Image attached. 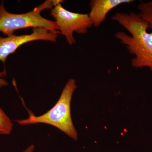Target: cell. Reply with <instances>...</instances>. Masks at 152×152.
<instances>
[{
  "label": "cell",
  "mask_w": 152,
  "mask_h": 152,
  "mask_svg": "<svg viewBox=\"0 0 152 152\" xmlns=\"http://www.w3.org/2000/svg\"><path fill=\"white\" fill-rule=\"evenodd\" d=\"M111 19L130 34L129 35L124 32L119 31L115 37L134 56L131 60L132 66L137 69L148 68L152 71V31H148L149 29L148 23L139 14L133 12L116 13Z\"/></svg>",
  "instance_id": "cell-1"
},
{
  "label": "cell",
  "mask_w": 152,
  "mask_h": 152,
  "mask_svg": "<svg viewBox=\"0 0 152 152\" xmlns=\"http://www.w3.org/2000/svg\"><path fill=\"white\" fill-rule=\"evenodd\" d=\"M77 88L75 80L69 79L65 85L58 102L48 111L39 116L30 115L28 118L15 121L22 126L38 124L51 125L77 140L78 134L72 121L71 103L73 94Z\"/></svg>",
  "instance_id": "cell-2"
},
{
  "label": "cell",
  "mask_w": 152,
  "mask_h": 152,
  "mask_svg": "<svg viewBox=\"0 0 152 152\" xmlns=\"http://www.w3.org/2000/svg\"><path fill=\"white\" fill-rule=\"evenodd\" d=\"M63 1L61 0H47L31 12L19 14L8 12L5 8L2 1L0 4V32L8 37L14 35L15 31L28 28L58 31V27L56 22L45 18L41 13L44 10L53 9Z\"/></svg>",
  "instance_id": "cell-3"
},
{
  "label": "cell",
  "mask_w": 152,
  "mask_h": 152,
  "mask_svg": "<svg viewBox=\"0 0 152 152\" xmlns=\"http://www.w3.org/2000/svg\"><path fill=\"white\" fill-rule=\"evenodd\" d=\"M61 4L51 9L50 15L56 20L60 34L65 37L69 45H72L76 43L74 33L86 34L93 26V23L88 14L72 12L64 8Z\"/></svg>",
  "instance_id": "cell-4"
},
{
  "label": "cell",
  "mask_w": 152,
  "mask_h": 152,
  "mask_svg": "<svg viewBox=\"0 0 152 152\" xmlns=\"http://www.w3.org/2000/svg\"><path fill=\"white\" fill-rule=\"evenodd\" d=\"M59 31H50L43 28H35L30 34L0 36V61L5 62L7 58L22 45L32 41L43 40L56 42Z\"/></svg>",
  "instance_id": "cell-5"
},
{
  "label": "cell",
  "mask_w": 152,
  "mask_h": 152,
  "mask_svg": "<svg viewBox=\"0 0 152 152\" xmlns=\"http://www.w3.org/2000/svg\"><path fill=\"white\" fill-rule=\"evenodd\" d=\"M134 1L133 0H91L88 14L93 26L98 27L106 20L109 12L118 6Z\"/></svg>",
  "instance_id": "cell-6"
},
{
  "label": "cell",
  "mask_w": 152,
  "mask_h": 152,
  "mask_svg": "<svg viewBox=\"0 0 152 152\" xmlns=\"http://www.w3.org/2000/svg\"><path fill=\"white\" fill-rule=\"evenodd\" d=\"M140 16L148 23L152 29V1L142 2L138 6Z\"/></svg>",
  "instance_id": "cell-7"
},
{
  "label": "cell",
  "mask_w": 152,
  "mask_h": 152,
  "mask_svg": "<svg viewBox=\"0 0 152 152\" xmlns=\"http://www.w3.org/2000/svg\"><path fill=\"white\" fill-rule=\"evenodd\" d=\"M12 120L0 107V134L9 135L13 129Z\"/></svg>",
  "instance_id": "cell-8"
},
{
  "label": "cell",
  "mask_w": 152,
  "mask_h": 152,
  "mask_svg": "<svg viewBox=\"0 0 152 152\" xmlns=\"http://www.w3.org/2000/svg\"><path fill=\"white\" fill-rule=\"evenodd\" d=\"M5 76V72H0V88L4 87L7 86L9 85L8 82L4 78V77Z\"/></svg>",
  "instance_id": "cell-9"
},
{
  "label": "cell",
  "mask_w": 152,
  "mask_h": 152,
  "mask_svg": "<svg viewBox=\"0 0 152 152\" xmlns=\"http://www.w3.org/2000/svg\"><path fill=\"white\" fill-rule=\"evenodd\" d=\"M35 149V146L34 145H31L27 148L23 152H33Z\"/></svg>",
  "instance_id": "cell-10"
}]
</instances>
